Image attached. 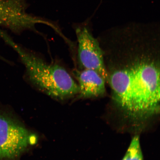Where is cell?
Returning <instances> with one entry per match:
<instances>
[{"mask_svg": "<svg viewBox=\"0 0 160 160\" xmlns=\"http://www.w3.org/2000/svg\"><path fill=\"white\" fill-rule=\"evenodd\" d=\"M151 26L131 25L99 39L116 105L131 118L146 120L160 109V38Z\"/></svg>", "mask_w": 160, "mask_h": 160, "instance_id": "1", "label": "cell"}, {"mask_svg": "<svg viewBox=\"0 0 160 160\" xmlns=\"http://www.w3.org/2000/svg\"><path fill=\"white\" fill-rule=\"evenodd\" d=\"M3 39L18 54L24 66L27 80L36 89L59 100L78 95V85L62 66L47 62L16 43L8 35L4 37Z\"/></svg>", "mask_w": 160, "mask_h": 160, "instance_id": "2", "label": "cell"}, {"mask_svg": "<svg viewBox=\"0 0 160 160\" xmlns=\"http://www.w3.org/2000/svg\"><path fill=\"white\" fill-rule=\"evenodd\" d=\"M29 141L28 130L0 104V160H19Z\"/></svg>", "mask_w": 160, "mask_h": 160, "instance_id": "3", "label": "cell"}, {"mask_svg": "<svg viewBox=\"0 0 160 160\" xmlns=\"http://www.w3.org/2000/svg\"><path fill=\"white\" fill-rule=\"evenodd\" d=\"M92 18L75 26L78 42V57L84 69L93 70L107 81L102 51L98 40L92 35L88 24Z\"/></svg>", "mask_w": 160, "mask_h": 160, "instance_id": "4", "label": "cell"}, {"mask_svg": "<svg viewBox=\"0 0 160 160\" xmlns=\"http://www.w3.org/2000/svg\"><path fill=\"white\" fill-rule=\"evenodd\" d=\"M28 7L26 0H0V26L17 33L37 31L36 25L45 24V19L27 13Z\"/></svg>", "mask_w": 160, "mask_h": 160, "instance_id": "5", "label": "cell"}, {"mask_svg": "<svg viewBox=\"0 0 160 160\" xmlns=\"http://www.w3.org/2000/svg\"><path fill=\"white\" fill-rule=\"evenodd\" d=\"M78 98H87L101 97L106 93L105 80L93 70L83 69L77 74Z\"/></svg>", "mask_w": 160, "mask_h": 160, "instance_id": "6", "label": "cell"}, {"mask_svg": "<svg viewBox=\"0 0 160 160\" xmlns=\"http://www.w3.org/2000/svg\"><path fill=\"white\" fill-rule=\"evenodd\" d=\"M122 160H144L138 135L135 136L132 139L127 152Z\"/></svg>", "mask_w": 160, "mask_h": 160, "instance_id": "7", "label": "cell"}, {"mask_svg": "<svg viewBox=\"0 0 160 160\" xmlns=\"http://www.w3.org/2000/svg\"><path fill=\"white\" fill-rule=\"evenodd\" d=\"M0 59L2 60H3V61H7V60H6L4 58H3L1 57V55H0Z\"/></svg>", "mask_w": 160, "mask_h": 160, "instance_id": "8", "label": "cell"}]
</instances>
